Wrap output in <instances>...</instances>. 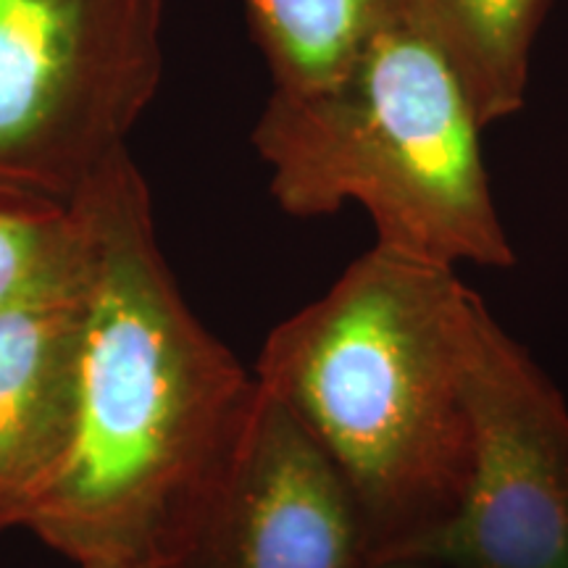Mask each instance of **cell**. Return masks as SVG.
<instances>
[{"mask_svg":"<svg viewBox=\"0 0 568 568\" xmlns=\"http://www.w3.org/2000/svg\"><path fill=\"white\" fill-rule=\"evenodd\" d=\"M487 311L458 268L374 245L266 337L255 382L343 479L372 560L406 556L464 500L466 364Z\"/></svg>","mask_w":568,"mask_h":568,"instance_id":"7a4b0ae2","label":"cell"},{"mask_svg":"<svg viewBox=\"0 0 568 568\" xmlns=\"http://www.w3.org/2000/svg\"><path fill=\"white\" fill-rule=\"evenodd\" d=\"M474 464L456 514L397 558L445 568H568V406L485 314L466 364Z\"/></svg>","mask_w":568,"mask_h":568,"instance_id":"5b68a950","label":"cell"},{"mask_svg":"<svg viewBox=\"0 0 568 568\" xmlns=\"http://www.w3.org/2000/svg\"><path fill=\"white\" fill-rule=\"evenodd\" d=\"M82 282L0 311V531L27 529L74 443Z\"/></svg>","mask_w":568,"mask_h":568,"instance_id":"52a82bcc","label":"cell"},{"mask_svg":"<svg viewBox=\"0 0 568 568\" xmlns=\"http://www.w3.org/2000/svg\"><path fill=\"white\" fill-rule=\"evenodd\" d=\"M82 568H151V566L119 564V560H90V564H82Z\"/></svg>","mask_w":568,"mask_h":568,"instance_id":"7c38bea8","label":"cell"},{"mask_svg":"<svg viewBox=\"0 0 568 568\" xmlns=\"http://www.w3.org/2000/svg\"><path fill=\"white\" fill-rule=\"evenodd\" d=\"M477 113L424 38L387 19L343 74L308 95L272 92L253 145L293 216L358 203L376 245L424 264L510 268Z\"/></svg>","mask_w":568,"mask_h":568,"instance_id":"3957f363","label":"cell"},{"mask_svg":"<svg viewBox=\"0 0 568 568\" xmlns=\"http://www.w3.org/2000/svg\"><path fill=\"white\" fill-rule=\"evenodd\" d=\"M69 205L88 240L77 429L27 529L80 566L176 568L224 493L258 382L182 297L130 151Z\"/></svg>","mask_w":568,"mask_h":568,"instance_id":"6da1fadb","label":"cell"},{"mask_svg":"<svg viewBox=\"0 0 568 568\" xmlns=\"http://www.w3.org/2000/svg\"><path fill=\"white\" fill-rule=\"evenodd\" d=\"M169 0H0V195L69 205L126 151Z\"/></svg>","mask_w":568,"mask_h":568,"instance_id":"277c9868","label":"cell"},{"mask_svg":"<svg viewBox=\"0 0 568 568\" xmlns=\"http://www.w3.org/2000/svg\"><path fill=\"white\" fill-rule=\"evenodd\" d=\"M88 240L71 205L0 195V311L80 282Z\"/></svg>","mask_w":568,"mask_h":568,"instance_id":"30bf717a","label":"cell"},{"mask_svg":"<svg viewBox=\"0 0 568 568\" xmlns=\"http://www.w3.org/2000/svg\"><path fill=\"white\" fill-rule=\"evenodd\" d=\"M274 92L308 95L337 80L368 38L395 17V0H245Z\"/></svg>","mask_w":568,"mask_h":568,"instance_id":"9c48e42d","label":"cell"},{"mask_svg":"<svg viewBox=\"0 0 568 568\" xmlns=\"http://www.w3.org/2000/svg\"><path fill=\"white\" fill-rule=\"evenodd\" d=\"M353 497L295 416L258 387L237 460L176 568H366Z\"/></svg>","mask_w":568,"mask_h":568,"instance_id":"8992f818","label":"cell"},{"mask_svg":"<svg viewBox=\"0 0 568 568\" xmlns=\"http://www.w3.org/2000/svg\"><path fill=\"white\" fill-rule=\"evenodd\" d=\"M366 568H445V566L432 564V560H422V558H382V560H372Z\"/></svg>","mask_w":568,"mask_h":568,"instance_id":"8fae6325","label":"cell"},{"mask_svg":"<svg viewBox=\"0 0 568 568\" xmlns=\"http://www.w3.org/2000/svg\"><path fill=\"white\" fill-rule=\"evenodd\" d=\"M548 0H395V13L458 77L479 124L527 101L531 45Z\"/></svg>","mask_w":568,"mask_h":568,"instance_id":"ba28073f","label":"cell"}]
</instances>
